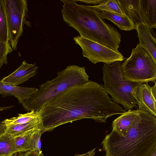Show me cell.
Returning a JSON list of instances; mask_svg holds the SVG:
<instances>
[{
    "label": "cell",
    "instance_id": "cell-1",
    "mask_svg": "<svg viewBox=\"0 0 156 156\" xmlns=\"http://www.w3.org/2000/svg\"><path fill=\"white\" fill-rule=\"evenodd\" d=\"M39 111L43 133L83 119L105 122L108 117L126 112L112 100L103 85L91 80L72 86L46 103Z\"/></svg>",
    "mask_w": 156,
    "mask_h": 156
},
{
    "label": "cell",
    "instance_id": "cell-2",
    "mask_svg": "<svg viewBox=\"0 0 156 156\" xmlns=\"http://www.w3.org/2000/svg\"><path fill=\"white\" fill-rule=\"evenodd\" d=\"M138 110L125 135L120 136L112 130L106 135L102 143L105 156H150L156 150V117Z\"/></svg>",
    "mask_w": 156,
    "mask_h": 156
},
{
    "label": "cell",
    "instance_id": "cell-3",
    "mask_svg": "<svg viewBox=\"0 0 156 156\" xmlns=\"http://www.w3.org/2000/svg\"><path fill=\"white\" fill-rule=\"evenodd\" d=\"M62 19L81 36L108 47L116 51L121 42V35L107 23L100 11L90 5L79 4L74 0H62Z\"/></svg>",
    "mask_w": 156,
    "mask_h": 156
},
{
    "label": "cell",
    "instance_id": "cell-4",
    "mask_svg": "<svg viewBox=\"0 0 156 156\" xmlns=\"http://www.w3.org/2000/svg\"><path fill=\"white\" fill-rule=\"evenodd\" d=\"M57 74L55 79L42 84L36 93L22 103L26 110L39 112L46 103L56 96L74 85L89 81L84 67L69 66Z\"/></svg>",
    "mask_w": 156,
    "mask_h": 156
},
{
    "label": "cell",
    "instance_id": "cell-5",
    "mask_svg": "<svg viewBox=\"0 0 156 156\" xmlns=\"http://www.w3.org/2000/svg\"><path fill=\"white\" fill-rule=\"evenodd\" d=\"M117 61L112 64L104 63L102 67L105 91L110 94L113 101L122 105L126 111L137 106V102L132 92L139 83L130 82L123 78L121 65Z\"/></svg>",
    "mask_w": 156,
    "mask_h": 156
},
{
    "label": "cell",
    "instance_id": "cell-6",
    "mask_svg": "<svg viewBox=\"0 0 156 156\" xmlns=\"http://www.w3.org/2000/svg\"><path fill=\"white\" fill-rule=\"evenodd\" d=\"M122 76L126 81L138 83L156 82V62L139 43L130 56L121 63Z\"/></svg>",
    "mask_w": 156,
    "mask_h": 156
},
{
    "label": "cell",
    "instance_id": "cell-7",
    "mask_svg": "<svg viewBox=\"0 0 156 156\" xmlns=\"http://www.w3.org/2000/svg\"><path fill=\"white\" fill-rule=\"evenodd\" d=\"M8 26L9 42L13 50L17 49L23 32V26L28 12L26 0H4Z\"/></svg>",
    "mask_w": 156,
    "mask_h": 156
},
{
    "label": "cell",
    "instance_id": "cell-8",
    "mask_svg": "<svg viewBox=\"0 0 156 156\" xmlns=\"http://www.w3.org/2000/svg\"><path fill=\"white\" fill-rule=\"evenodd\" d=\"M76 44L82 50L83 56L94 64L103 62L109 65L117 61L122 62L124 57L119 51L83 37L80 35L73 38Z\"/></svg>",
    "mask_w": 156,
    "mask_h": 156
},
{
    "label": "cell",
    "instance_id": "cell-9",
    "mask_svg": "<svg viewBox=\"0 0 156 156\" xmlns=\"http://www.w3.org/2000/svg\"><path fill=\"white\" fill-rule=\"evenodd\" d=\"M151 87L148 83H139L134 87L132 93L137 102V109L147 112L156 116V83Z\"/></svg>",
    "mask_w": 156,
    "mask_h": 156
},
{
    "label": "cell",
    "instance_id": "cell-10",
    "mask_svg": "<svg viewBox=\"0 0 156 156\" xmlns=\"http://www.w3.org/2000/svg\"><path fill=\"white\" fill-rule=\"evenodd\" d=\"M35 65L28 63L24 60L17 69L0 81L5 83L17 86L36 75L38 67Z\"/></svg>",
    "mask_w": 156,
    "mask_h": 156
},
{
    "label": "cell",
    "instance_id": "cell-11",
    "mask_svg": "<svg viewBox=\"0 0 156 156\" xmlns=\"http://www.w3.org/2000/svg\"><path fill=\"white\" fill-rule=\"evenodd\" d=\"M140 45L144 48L156 62V40L152 35L150 28L140 23L136 25Z\"/></svg>",
    "mask_w": 156,
    "mask_h": 156
},
{
    "label": "cell",
    "instance_id": "cell-12",
    "mask_svg": "<svg viewBox=\"0 0 156 156\" xmlns=\"http://www.w3.org/2000/svg\"><path fill=\"white\" fill-rule=\"evenodd\" d=\"M38 90V89L35 87L13 85L0 81V94L5 96H14L18 99L20 104L29 99Z\"/></svg>",
    "mask_w": 156,
    "mask_h": 156
},
{
    "label": "cell",
    "instance_id": "cell-13",
    "mask_svg": "<svg viewBox=\"0 0 156 156\" xmlns=\"http://www.w3.org/2000/svg\"><path fill=\"white\" fill-rule=\"evenodd\" d=\"M118 1L124 14L136 25L142 23L147 26L141 12L140 0H118Z\"/></svg>",
    "mask_w": 156,
    "mask_h": 156
},
{
    "label": "cell",
    "instance_id": "cell-14",
    "mask_svg": "<svg viewBox=\"0 0 156 156\" xmlns=\"http://www.w3.org/2000/svg\"><path fill=\"white\" fill-rule=\"evenodd\" d=\"M138 110L129 109L115 119L112 122V130L120 136H124L134 121Z\"/></svg>",
    "mask_w": 156,
    "mask_h": 156
},
{
    "label": "cell",
    "instance_id": "cell-15",
    "mask_svg": "<svg viewBox=\"0 0 156 156\" xmlns=\"http://www.w3.org/2000/svg\"><path fill=\"white\" fill-rule=\"evenodd\" d=\"M36 129H41L40 115L34 120L27 123L6 127L5 133L15 137Z\"/></svg>",
    "mask_w": 156,
    "mask_h": 156
},
{
    "label": "cell",
    "instance_id": "cell-16",
    "mask_svg": "<svg viewBox=\"0 0 156 156\" xmlns=\"http://www.w3.org/2000/svg\"><path fill=\"white\" fill-rule=\"evenodd\" d=\"M141 12L147 26L150 29L156 27V0H140Z\"/></svg>",
    "mask_w": 156,
    "mask_h": 156
},
{
    "label": "cell",
    "instance_id": "cell-17",
    "mask_svg": "<svg viewBox=\"0 0 156 156\" xmlns=\"http://www.w3.org/2000/svg\"><path fill=\"white\" fill-rule=\"evenodd\" d=\"M100 14L104 20L106 19L111 21L121 30L131 31L136 29L135 24L126 15H121L104 11L100 12Z\"/></svg>",
    "mask_w": 156,
    "mask_h": 156
},
{
    "label": "cell",
    "instance_id": "cell-18",
    "mask_svg": "<svg viewBox=\"0 0 156 156\" xmlns=\"http://www.w3.org/2000/svg\"><path fill=\"white\" fill-rule=\"evenodd\" d=\"M15 137L4 133L0 136V156H10L17 153Z\"/></svg>",
    "mask_w": 156,
    "mask_h": 156
},
{
    "label": "cell",
    "instance_id": "cell-19",
    "mask_svg": "<svg viewBox=\"0 0 156 156\" xmlns=\"http://www.w3.org/2000/svg\"><path fill=\"white\" fill-rule=\"evenodd\" d=\"M37 130L38 129L34 130L14 137L15 147L18 152H25L32 150L33 136Z\"/></svg>",
    "mask_w": 156,
    "mask_h": 156
},
{
    "label": "cell",
    "instance_id": "cell-20",
    "mask_svg": "<svg viewBox=\"0 0 156 156\" xmlns=\"http://www.w3.org/2000/svg\"><path fill=\"white\" fill-rule=\"evenodd\" d=\"M40 112L32 110L24 114H18V116L6 119L1 122L6 127L22 124L30 122L38 117Z\"/></svg>",
    "mask_w": 156,
    "mask_h": 156
},
{
    "label": "cell",
    "instance_id": "cell-21",
    "mask_svg": "<svg viewBox=\"0 0 156 156\" xmlns=\"http://www.w3.org/2000/svg\"><path fill=\"white\" fill-rule=\"evenodd\" d=\"M90 6L100 12L104 11L121 15H125L118 0H104L98 5Z\"/></svg>",
    "mask_w": 156,
    "mask_h": 156
},
{
    "label": "cell",
    "instance_id": "cell-22",
    "mask_svg": "<svg viewBox=\"0 0 156 156\" xmlns=\"http://www.w3.org/2000/svg\"><path fill=\"white\" fill-rule=\"evenodd\" d=\"M0 41L5 43L9 42L4 0H0Z\"/></svg>",
    "mask_w": 156,
    "mask_h": 156
},
{
    "label": "cell",
    "instance_id": "cell-23",
    "mask_svg": "<svg viewBox=\"0 0 156 156\" xmlns=\"http://www.w3.org/2000/svg\"><path fill=\"white\" fill-rule=\"evenodd\" d=\"M13 49L9 42L5 43L0 41V70L4 64L8 63L7 57Z\"/></svg>",
    "mask_w": 156,
    "mask_h": 156
},
{
    "label": "cell",
    "instance_id": "cell-24",
    "mask_svg": "<svg viewBox=\"0 0 156 156\" xmlns=\"http://www.w3.org/2000/svg\"><path fill=\"white\" fill-rule=\"evenodd\" d=\"M43 133L41 129L36 130L32 137V150L37 156H43L41 150V136Z\"/></svg>",
    "mask_w": 156,
    "mask_h": 156
},
{
    "label": "cell",
    "instance_id": "cell-25",
    "mask_svg": "<svg viewBox=\"0 0 156 156\" xmlns=\"http://www.w3.org/2000/svg\"><path fill=\"white\" fill-rule=\"evenodd\" d=\"M104 0H75L76 2H80L87 4H91L96 5L102 2Z\"/></svg>",
    "mask_w": 156,
    "mask_h": 156
},
{
    "label": "cell",
    "instance_id": "cell-26",
    "mask_svg": "<svg viewBox=\"0 0 156 156\" xmlns=\"http://www.w3.org/2000/svg\"><path fill=\"white\" fill-rule=\"evenodd\" d=\"M96 148H94L88 152L83 154H76L74 156H94L95 154Z\"/></svg>",
    "mask_w": 156,
    "mask_h": 156
},
{
    "label": "cell",
    "instance_id": "cell-27",
    "mask_svg": "<svg viewBox=\"0 0 156 156\" xmlns=\"http://www.w3.org/2000/svg\"><path fill=\"white\" fill-rule=\"evenodd\" d=\"M5 129L6 126L0 122V136L5 132Z\"/></svg>",
    "mask_w": 156,
    "mask_h": 156
},
{
    "label": "cell",
    "instance_id": "cell-28",
    "mask_svg": "<svg viewBox=\"0 0 156 156\" xmlns=\"http://www.w3.org/2000/svg\"><path fill=\"white\" fill-rule=\"evenodd\" d=\"M25 156H37L35 153L31 151L26 152Z\"/></svg>",
    "mask_w": 156,
    "mask_h": 156
},
{
    "label": "cell",
    "instance_id": "cell-29",
    "mask_svg": "<svg viewBox=\"0 0 156 156\" xmlns=\"http://www.w3.org/2000/svg\"><path fill=\"white\" fill-rule=\"evenodd\" d=\"M26 152H17L12 155V156H25Z\"/></svg>",
    "mask_w": 156,
    "mask_h": 156
},
{
    "label": "cell",
    "instance_id": "cell-30",
    "mask_svg": "<svg viewBox=\"0 0 156 156\" xmlns=\"http://www.w3.org/2000/svg\"><path fill=\"white\" fill-rule=\"evenodd\" d=\"M13 106H10L8 107H0V111L4 110L9 108L11 107H12Z\"/></svg>",
    "mask_w": 156,
    "mask_h": 156
},
{
    "label": "cell",
    "instance_id": "cell-31",
    "mask_svg": "<svg viewBox=\"0 0 156 156\" xmlns=\"http://www.w3.org/2000/svg\"><path fill=\"white\" fill-rule=\"evenodd\" d=\"M150 156H156V150Z\"/></svg>",
    "mask_w": 156,
    "mask_h": 156
},
{
    "label": "cell",
    "instance_id": "cell-32",
    "mask_svg": "<svg viewBox=\"0 0 156 156\" xmlns=\"http://www.w3.org/2000/svg\"><path fill=\"white\" fill-rule=\"evenodd\" d=\"M13 155V154H12ZM12 155L10 156H12Z\"/></svg>",
    "mask_w": 156,
    "mask_h": 156
}]
</instances>
